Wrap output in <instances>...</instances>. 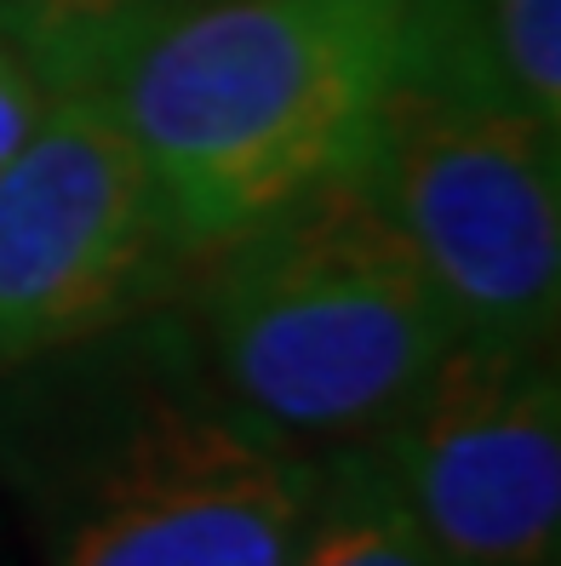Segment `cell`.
Masks as SVG:
<instances>
[{"instance_id":"30bf717a","label":"cell","mask_w":561,"mask_h":566,"mask_svg":"<svg viewBox=\"0 0 561 566\" xmlns=\"http://www.w3.org/2000/svg\"><path fill=\"white\" fill-rule=\"evenodd\" d=\"M63 12H70V0H0V35L18 41L41 70V57L52 52L58 29H63Z\"/></svg>"},{"instance_id":"8992f818","label":"cell","mask_w":561,"mask_h":566,"mask_svg":"<svg viewBox=\"0 0 561 566\" xmlns=\"http://www.w3.org/2000/svg\"><path fill=\"white\" fill-rule=\"evenodd\" d=\"M373 441L447 566H555L561 389L550 349L453 344Z\"/></svg>"},{"instance_id":"3957f363","label":"cell","mask_w":561,"mask_h":566,"mask_svg":"<svg viewBox=\"0 0 561 566\" xmlns=\"http://www.w3.org/2000/svg\"><path fill=\"white\" fill-rule=\"evenodd\" d=\"M184 321L212 384L299 452L367 441L458 344L424 263L350 172L189 258Z\"/></svg>"},{"instance_id":"5b68a950","label":"cell","mask_w":561,"mask_h":566,"mask_svg":"<svg viewBox=\"0 0 561 566\" xmlns=\"http://www.w3.org/2000/svg\"><path fill=\"white\" fill-rule=\"evenodd\" d=\"M189 263L132 138L92 92H58L0 166V366L173 297Z\"/></svg>"},{"instance_id":"52a82bcc","label":"cell","mask_w":561,"mask_h":566,"mask_svg":"<svg viewBox=\"0 0 561 566\" xmlns=\"http://www.w3.org/2000/svg\"><path fill=\"white\" fill-rule=\"evenodd\" d=\"M287 566H447L395 492L378 441L315 452V492Z\"/></svg>"},{"instance_id":"9c48e42d","label":"cell","mask_w":561,"mask_h":566,"mask_svg":"<svg viewBox=\"0 0 561 566\" xmlns=\"http://www.w3.org/2000/svg\"><path fill=\"white\" fill-rule=\"evenodd\" d=\"M52 97L58 92L35 70V57H29L18 41L0 35V166H7L29 138H35V126L46 120Z\"/></svg>"},{"instance_id":"6da1fadb","label":"cell","mask_w":561,"mask_h":566,"mask_svg":"<svg viewBox=\"0 0 561 566\" xmlns=\"http://www.w3.org/2000/svg\"><path fill=\"white\" fill-rule=\"evenodd\" d=\"M0 481L46 566H287L315 452L229 401L160 297L0 366Z\"/></svg>"},{"instance_id":"ba28073f","label":"cell","mask_w":561,"mask_h":566,"mask_svg":"<svg viewBox=\"0 0 561 566\" xmlns=\"http://www.w3.org/2000/svg\"><path fill=\"white\" fill-rule=\"evenodd\" d=\"M184 7H201V0H70V12H63V29L52 52L41 57V75L52 92H70L86 70L92 57L115 46L121 35H132L138 23L149 18H167V12H184Z\"/></svg>"},{"instance_id":"277c9868","label":"cell","mask_w":561,"mask_h":566,"mask_svg":"<svg viewBox=\"0 0 561 566\" xmlns=\"http://www.w3.org/2000/svg\"><path fill=\"white\" fill-rule=\"evenodd\" d=\"M350 178L402 229L458 344L550 349L561 310L555 132L402 57Z\"/></svg>"},{"instance_id":"7a4b0ae2","label":"cell","mask_w":561,"mask_h":566,"mask_svg":"<svg viewBox=\"0 0 561 566\" xmlns=\"http://www.w3.org/2000/svg\"><path fill=\"white\" fill-rule=\"evenodd\" d=\"M402 46L407 0H201L104 46L70 92L115 115L195 258L350 172Z\"/></svg>"}]
</instances>
